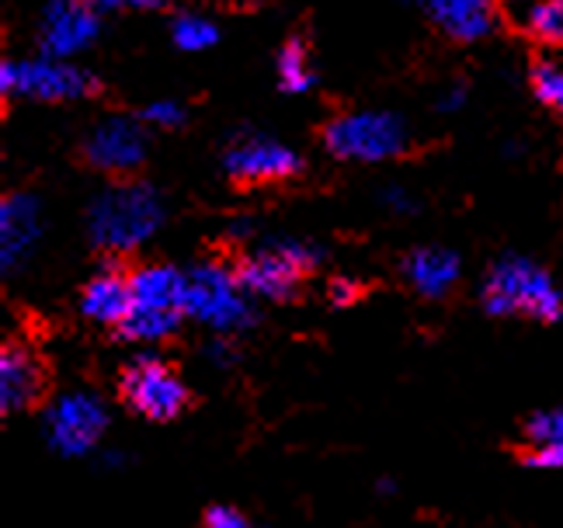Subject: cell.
Here are the masks:
<instances>
[{
    "mask_svg": "<svg viewBox=\"0 0 563 528\" xmlns=\"http://www.w3.org/2000/svg\"><path fill=\"white\" fill-rule=\"evenodd\" d=\"M164 223V198L146 182H119L98 191L88 206V237L104 254L143 248Z\"/></svg>",
    "mask_w": 563,
    "mask_h": 528,
    "instance_id": "1",
    "label": "cell"
},
{
    "mask_svg": "<svg viewBox=\"0 0 563 528\" xmlns=\"http://www.w3.org/2000/svg\"><path fill=\"white\" fill-rule=\"evenodd\" d=\"M481 299L490 317H529L539 323L563 320V289L547 268L522 254L494 261Z\"/></svg>",
    "mask_w": 563,
    "mask_h": 528,
    "instance_id": "2",
    "label": "cell"
},
{
    "mask_svg": "<svg viewBox=\"0 0 563 528\" xmlns=\"http://www.w3.org/2000/svg\"><path fill=\"white\" fill-rule=\"evenodd\" d=\"M185 317L216 334L251 330L257 323V306L227 264H195L185 272Z\"/></svg>",
    "mask_w": 563,
    "mask_h": 528,
    "instance_id": "3",
    "label": "cell"
},
{
    "mask_svg": "<svg viewBox=\"0 0 563 528\" xmlns=\"http://www.w3.org/2000/svg\"><path fill=\"white\" fill-rule=\"evenodd\" d=\"M323 261V248L296 237H275L236 264V278L254 299L289 302L299 293V278Z\"/></svg>",
    "mask_w": 563,
    "mask_h": 528,
    "instance_id": "4",
    "label": "cell"
},
{
    "mask_svg": "<svg viewBox=\"0 0 563 528\" xmlns=\"http://www.w3.org/2000/svg\"><path fill=\"white\" fill-rule=\"evenodd\" d=\"M323 146L349 164L397 161L410 150V132L394 112H349L323 129Z\"/></svg>",
    "mask_w": 563,
    "mask_h": 528,
    "instance_id": "5",
    "label": "cell"
},
{
    "mask_svg": "<svg viewBox=\"0 0 563 528\" xmlns=\"http://www.w3.org/2000/svg\"><path fill=\"white\" fill-rule=\"evenodd\" d=\"M98 91L95 74L80 70L67 59H4L0 63V95L32 98V101H80Z\"/></svg>",
    "mask_w": 563,
    "mask_h": 528,
    "instance_id": "6",
    "label": "cell"
},
{
    "mask_svg": "<svg viewBox=\"0 0 563 528\" xmlns=\"http://www.w3.org/2000/svg\"><path fill=\"white\" fill-rule=\"evenodd\" d=\"M122 400L150 421H175L188 407L185 383L157 355H140L122 372Z\"/></svg>",
    "mask_w": 563,
    "mask_h": 528,
    "instance_id": "7",
    "label": "cell"
},
{
    "mask_svg": "<svg viewBox=\"0 0 563 528\" xmlns=\"http://www.w3.org/2000/svg\"><path fill=\"white\" fill-rule=\"evenodd\" d=\"M42 428H46V446L56 455L77 459L95 452V446L101 442L108 428V410L91 393H67L46 410V425Z\"/></svg>",
    "mask_w": 563,
    "mask_h": 528,
    "instance_id": "8",
    "label": "cell"
},
{
    "mask_svg": "<svg viewBox=\"0 0 563 528\" xmlns=\"http://www.w3.org/2000/svg\"><path fill=\"white\" fill-rule=\"evenodd\" d=\"M101 35V11L91 0H49L38 21V50L42 56L70 59L91 50Z\"/></svg>",
    "mask_w": 563,
    "mask_h": 528,
    "instance_id": "9",
    "label": "cell"
},
{
    "mask_svg": "<svg viewBox=\"0 0 563 528\" xmlns=\"http://www.w3.org/2000/svg\"><path fill=\"white\" fill-rule=\"evenodd\" d=\"M150 153V136L140 119L108 116L84 140V161L104 174H136Z\"/></svg>",
    "mask_w": 563,
    "mask_h": 528,
    "instance_id": "10",
    "label": "cell"
},
{
    "mask_svg": "<svg viewBox=\"0 0 563 528\" xmlns=\"http://www.w3.org/2000/svg\"><path fill=\"white\" fill-rule=\"evenodd\" d=\"M223 170L236 185H262V182H282L302 170L299 153L289 150L262 132H244L236 136L223 153Z\"/></svg>",
    "mask_w": 563,
    "mask_h": 528,
    "instance_id": "11",
    "label": "cell"
},
{
    "mask_svg": "<svg viewBox=\"0 0 563 528\" xmlns=\"http://www.w3.org/2000/svg\"><path fill=\"white\" fill-rule=\"evenodd\" d=\"M42 240V206L35 195L14 191L0 202V268L14 275Z\"/></svg>",
    "mask_w": 563,
    "mask_h": 528,
    "instance_id": "12",
    "label": "cell"
},
{
    "mask_svg": "<svg viewBox=\"0 0 563 528\" xmlns=\"http://www.w3.org/2000/svg\"><path fill=\"white\" fill-rule=\"evenodd\" d=\"M46 393V369L21 341H8L0 351V410H29Z\"/></svg>",
    "mask_w": 563,
    "mask_h": 528,
    "instance_id": "13",
    "label": "cell"
},
{
    "mask_svg": "<svg viewBox=\"0 0 563 528\" xmlns=\"http://www.w3.org/2000/svg\"><path fill=\"white\" fill-rule=\"evenodd\" d=\"M133 310V278H129L115 261L101 264V272L84 285L80 314L95 323H122Z\"/></svg>",
    "mask_w": 563,
    "mask_h": 528,
    "instance_id": "14",
    "label": "cell"
},
{
    "mask_svg": "<svg viewBox=\"0 0 563 528\" xmlns=\"http://www.w3.org/2000/svg\"><path fill=\"white\" fill-rule=\"evenodd\" d=\"M407 285L424 299H445L460 282V257L445 248H418L404 257Z\"/></svg>",
    "mask_w": 563,
    "mask_h": 528,
    "instance_id": "15",
    "label": "cell"
},
{
    "mask_svg": "<svg viewBox=\"0 0 563 528\" xmlns=\"http://www.w3.org/2000/svg\"><path fill=\"white\" fill-rule=\"evenodd\" d=\"M424 11L456 42H481L494 32V0H424Z\"/></svg>",
    "mask_w": 563,
    "mask_h": 528,
    "instance_id": "16",
    "label": "cell"
},
{
    "mask_svg": "<svg viewBox=\"0 0 563 528\" xmlns=\"http://www.w3.org/2000/svg\"><path fill=\"white\" fill-rule=\"evenodd\" d=\"M129 278H133V310L185 314V272L170 264H146Z\"/></svg>",
    "mask_w": 563,
    "mask_h": 528,
    "instance_id": "17",
    "label": "cell"
},
{
    "mask_svg": "<svg viewBox=\"0 0 563 528\" xmlns=\"http://www.w3.org/2000/svg\"><path fill=\"white\" fill-rule=\"evenodd\" d=\"M275 77H278V87L286 95H302L313 87V70H310V53H307V42L302 38H289L286 46L278 50L275 56Z\"/></svg>",
    "mask_w": 563,
    "mask_h": 528,
    "instance_id": "18",
    "label": "cell"
},
{
    "mask_svg": "<svg viewBox=\"0 0 563 528\" xmlns=\"http://www.w3.org/2000/svg\"><path fill=\"white\" fill-rule=\"evenodd\" d=\"M185 314H161V310H129V317L119 323V334L125 341H140V344H157L167 341L175 330L181 327Z\"/></svg>",
    "mask_w": 563,
    "mask_h": 528,
    "instance_id": "19",
    "label": "cell"
},
{
    "mask_svg": "<svg viewBox=\"0 0 563 528\" xmlns=\"http://www.w3.org/2000/svg\"><path fill=\"white\" fill-rule=\"evenodd\" d=\"M170 38H175V46L185 53H202L220 42V29H216V21L202 14H178L170 21Z\"/></svg>",
    "mask_w": 563,
    "mask_h": 528,
    "instance_id": "20",
    "label": "cell"
},
{
    "mask_svg": "<svg viewBox=\"0 0 563 528\" xmlns=\"http://www.w3.org/2000/svg\"><path fill=\"white\" fill-rule=\"evenodd\" d=\"M526 29L550 46H563V0H536L526 14Z\"/></svg>",
    "mask_w": 563,
    "mask_h": 528,
    "instance_id": "21",
    "label": "cell"
},
{
    "mask_svg": "<svg viewBox=\"0 0 563 528\" xmlns=\"http://www.w3.org/2000/svg\"><path fill=\"white\" fill-rule=\"evenodd\" d=\"M532 91L539 101L563 116V66H553V63L532 66Z\"/></svg>",
    "mask_w": 563,
    "mask_h": 528,
    "instance_id": "22",
    "label": "cell"
},
{
    "mask_svg": "<svg viewBox=\"0 0 563 528\" xmlns=\"http://www.w3.org/2000/svg\"><path fill=\"white\" fill-rule=\"evenodd\" d=\"M526 438L529 446H556L563 442V410H543V414H532L526 421Z\"/></svg>",
    "mask_w": 563,
    "mask_h": 528,
    "instance_id": "23",
    "label": "cell"
},
{
    "mask_svg": "<svg viewBox=\"0 0 563 528\" xmlns=\"http://www.w3.org/2000/svg\"><path fill=\"white\" fill-rule=\"evenodd\" d=\"M140 119L150 122V125H157V129H178V125H185L188 112H185V105H178V101H154V105L143 108Z\"/></svg>",
    "mask_w": 563,
    "mask_h": 528,
    "instance_id": "24",
    "label": "cell"
},
{
    "mask_svg": "<svg viewBox=\"0 0 563 528\" xmlns=\"http://www.w3.org/2000/svg\"><path fill=\"white\" fill-rule=\"evenodd\" d=\"M379 206L389 209V212H397V216H407V212L418 209V198L410 195L407 188H400V185H386V188H379Z\"/></svg>",
    "mask_w": 563,
    "mask_h": 528,
    "instance_id": "25",
    "label": "cell"
},
{
    "mask_svg": "<svg viewBox=\"0 0 563 528\" xmlns=\"http://www.w3.org/2000/svg\"><path fill=\"white\" fill-rule=\"evenodd\" d=\"M526 466H532V470H563V442H556V446H536L526 455Z\"/></svg>",
    "mask_w": 563,
    "mask_h": 528,
    "instance_id": "26",
    "label": "cell"
},
{
    "mask_svg": "<svg viewBox=\"0 0 563 528\" xmlns=\"http://www.w3.org/2000/svg\"><path fill=\"white\" fill-rule=\"evenodd\" d=\"M206 525L209 528H247V515L236 508H209Z\"/></svg>",
    "mask_w": 563,
    "mask_h": 528,
    "instance_id": "27",
    "label": "cell"
},
{
    "mask_svg": "<svg viewBox=\"0 0 563 528\" xmlns=\"http://www.w3.org/2000/svg\"><path fill=\"white\" fill-rule=\"evenodd\" d=\"M98 11H154L164 0H91Z\"/></svg>",
    "mask_w": 563,
    "mask_h": 528,
    "instance_id": "28",
    "label": "cell"
},
{
    "mask_svg": "<svg viewBox=\"0 0 563 528\" xmlns=\"http://www.w3.org/2000/svg\"><path fill=\"white\" fill-rule=\"evenodd\" d=\"M328 296H331L334 306H349V302H355V296H358V285H355V278H331Z\"/></svg>",
    "mask_w": 563,
    "mask_h": 528,
    "instance_id": "29",
    "label": "cell"
},
{
    "mask_svg": "<svg viewBox=\"0 0 563 528\" xmlns=\"http://www.w3.org/2000/svg\"><path fill=\"white\" fill-rule=\"evenodd\" d=\"M206 359H209V365H220V369H227L236 355H233V348L227 344V338L220 334L216 341H209L206 344Z\"/></svg>",
    "mask_w": 563,
    "mask_h": 528,
    "instance_id": "30",
    "label": "cell"
},
{
    "mask_svg": "<svg viewBox=\"0 0 563 528\" xmlns=\"http://www.w3.org/2000/svg\"><path fill=\"white\" fill-rule=\"evenodd\" d=\"M435 105H439V112H445V116L460 112V108L466 105V87H463V84H452L449 91H445Z\"/></svg>",
    "mask_w": 563,
    "mask_h": 528,
    "instance_id": "31",
    "label": "cell"
},
{
    "mask_svg": "<svg viewBox=\"0 0 563 528\" xmlns=\"http://www.w3.org/2000/svg\"><path fill=\"white\" fill-rule=\"evenodd\" d=\"M101 466H104V470H119V466H125V455H119V452H104Z\"/></svg>",
    "mask_w": 563,
    "mask_h": 528,
    "instance_id": "32",
    "label": "cell"
},
{
    "mask_svg": "<svg viewBox=\"0 0 563 528\" xmlns=\"http://www.w3.org/2000/svg\"><path fill=\"white\" fill-rule=\"evenodd\" d=\"M376 491H379V494H394L397 487H394V483H389V480H383V483H379V487H376Z\"/></svg>",
    "mask_w": 563,
    "mask_h": 528,
    "instance_id": "33",
    "label": "cell"
},
{
    "mask_svg": "<svg viewBox=\"0 0 563 528\" xmlns=\"http://www.w3.org/2000/svg\"><path fill=\"white\" fill-rule=\"evenodd\" d=\"M418 4H424V0H418Z\"/></svg>",
    "mask_w": 563,
    "mask_h": 528,
    "instance_id": "34",
    "label": "cell"
}]
</instances>
